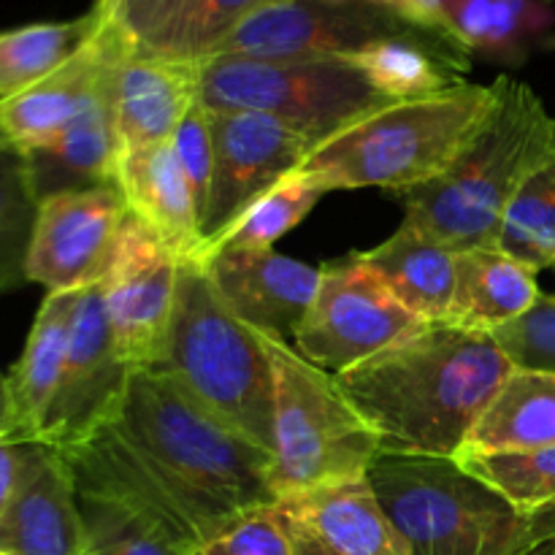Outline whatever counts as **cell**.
<instances>
[{
	"label": "cell",
	"instance_id": "obj_1",
	"mask_svg": "<svg viewBox=\"0 0 555 555\" xmlns=\"http://www.w3.org/2000/svg\"><path fill=\"white\" fill-rule=\"evenodd\" d=\"M63 453L79 496L119 504L190 555L276 502L269 450L163 369H135L117 417Z\"/></svg>",
	"mask_w": 555,
	"mask_h": 555
},
{
	"label": "cell",
	"instance_id": "obj_2",
	"mask_svg": "<svg viewBox=\"0 0 555 555\" xmlns=\"http://www.w3.org/2000/svg\"><path fill=\"white\" fill-rule=\"evenodd\" d=\"M513 372L493 334L423 323L334 377L383 453L455 459Z\"/></svg>",
	"mask_w": 555,
	"mask_h": 555
},
{
	"label": "cell",
	"instance_id": "obj_3",
	"mask_svg": "<svg viewBox=\"0 0 555 555\" xmlns=\"http://www.w3.org/2000/svg\"><path fill=\"white\" fill-rule=\"evenodd\" d=\"M493 85L491 114L459 157L437 179L399 193L406 220L455 253L496 247L515 195L555 144V117L529 85L509 76Z\"/></svg>",
	"mask_w": 555,
	"mask_h": 555
},
{
	"label": "cell",
	"instance_id": "obj_4",
	"mask_svg": "<svg viewBox=\"0 0 555 555\" xmlns=\"http://www.w3.org/2000/svg\"><path fill=\"white\" fill-rule=\"evenodd\" d=\"M366 480L412 555H534L555 540V509L524 513L455 459L379 453Z\"/></svg>",
	"mask_w": 555,
	"mask_h": 555
},
{
	"label": "cell",
	"instance_id": "obj_5",
	"mask_svg": "<svg viewBox=\"0 0 555 555\" xmlns=\"http://www.w3.org/2000/svg\"><path fill=\"white\" fill-rule=\"evenodd\" d=\"M496 85H464L415 101H393L314 146L301 173L334 190L388 188L393 193L437 179L480 130Z\"/></svg>",
	"mask_w": 555,
	"mask_h": 555
},
{
	"label": "cell",
	"instance_id": "obj_6",
	"mask_svg": "<svg viewBox=\"0 0 555 555\" xmlns=\"http://www.w3.org/2000/svg\"><path fill=\"white\" fill-rule=\"evenodd\" d=\"M190 393L263 450L274 448V374L258 331L233 314L198 260L179 269L160 363Z\"/></svg>",
	"mask_w": 555,
	"mask_h": 555
},
{
	"label": "cell",
	"instance_id": "obj_7",
	"mask_svg": "<svg viewBox=\"0 0 555 555\" xmlns=\"http://www.w3.org/2000/svg\"><path fill=\"white\" fill-rule=\"evenodd\" d=\"M274 374L271 488L276 499L328 482L366 477L383 444L336 377L287 339L258 331Z\"/></svg>",
	"mask_w": 555,
	"mask_h": 555
},
{
	"label": "cell",
	"instance_id": "obj_8",
	"mask_svg": "<svg viewBox=\"0 0 555 555\" xmlns=\"http://www.w3.org/2000/svg\"><path fill=\"white\" fill-rule=\"evenodd\" d=\"M201 63V103L209 112L269 114L314 144L393 103L347 60L204 57Z\"/></svg>",
	"mask_w": 555,
	"mask_h": 555
},
{
	"label": "cell",
	"instance_id": "obj_9",
	"mask_svg": "<svg viewBox=\"0 0 555 555\" xmlns=\"http://www.w3.org/2000/svg\"><path fill=\"white\" fill-rule=\"evenodd\" d=\"M421 325L423 320L358 255H350L320 269L318 293L293 341L314 366L339 374Z\"/></svg>",
	"mask_w": 555,
	"mask_h": 555
},
{
	"label": "cell",
	"instance_id": "obj_10",
	"mask_svg": "<svg viewBox=\"0 0 555 555\" xmlns=\"http://www.w3.org/2000/svg\"><path fill=\"white\" fill-rule=\"evenodd\" d=\"M215 168L209 201L201 220V260L206 249L231 231L244 211L304 166L314 141L282 119L255 112H209ZM198 260V263H201Z\"/></svg>",
	"mask_w": 555,
	"mask_h": 555
},
{
	"label": "cell",
	"instance_id": "obj_11",
	"mask_svg": "<svg viewBox=\"0 0 555 555\" xmlns=\"http://www.w3.org/2000/svg\"><path fill=\"white\" fill-rule=\"evenodd\" d=\"M385 38L439 41L377 5L293 0V3L260 11L258 16L244 22L209 57L345 60L358 49L385 41Z\"/></svg>",
	"mask_w": 555,
	"mask_h": 555
},
{
	"label": "cell",
	"instance_id": "obj_12",
	"mask_svg": "<svg viewBox=\"0 0 555 555\" xmlns=\"http://www.w3.org/2000/svg\"><path fill=\"white\" fill-rule=\"evenodd\" d=\"M135 369L119 352L101 285L79 293L63 377L38 442L70 450L117 417Z\"/></svg>",
	"mask_w": 555,
	"mask_h": 555
},
{
	"label": "cell",
	"instance_id": "obj_13",
	"mask_svg": "<svg viewBox=\"0 0 555 555\" xmlns=\"http://www.w3.org/2000/svg\"><path fill=\"white\" fill-rule=\"evenodd\" d=\"M128 217L122 193L114 184L65 190L41 201L27 282L47 293H81L106 280Z\"/></svg>",
	"mask_w": 555,
	"mask_h": 555
},
{
	"label": "cell",
	"instance_id": "obj_14",
	"mask_svg": "<svg viewBox=\"0 0 555 555\" xmlns=\"http://www.w3.org/2000/svg\"><path fill=\"white\" fill-rule=\"evenodd\" d=\"M179 269L182 263L166 244L128 211L101 291L114 339L133 369H155L160 363L177 301Z\"/></svg>",
	"mask_w": 555,
	"mask_h": 555
},
{
	"label": "cell",
	"instance_id": "obj_15",
	"mask_svg": "<svg viewBox=\"0 0 555 555\" xmlns=\"http://www.w3.org/2000/svg\"><path fill=\"white\" fill-rule=\"evenodd\" d=\"M90 41L47 79L16 95L0 98V150H36L57 135L103 85L125 57L135 52L133 41L103 14Z\"/></svg>",
	"mask_w": 555,
	"mask_h": 555
},
{
	"label": "cell",
	"instance_id": "obj_16",
	"mask_svg": "<svg viewBox=\"0 0 555 555\" xmlns=\"http://www.w3.org/2000/svg\"><path fill=\"white\" fill-rule=\"evenodd\" d=\"M271 507L293 555H412L366 477L287 493Z\"/></svg>",
	"mask_w": 555,
	"mask_h": 555
},
{
	"label": "cell",
	"instance_id": "obj_17",
	"mask_svg": "<svg viewBox=\"0 0 555 555\" xmlns=\"http://www.w3.org/2000/svg\"><path fill=\"white\" fill-rule=\"evenodd\" d=\"M0 553L85 555L87 529L74 466L63 450L27 442L20 486L0 518Z\"/></svg>",
	"mask_w": 555,
	"mask_h": 555
},
{
	"label": "cell",
	"instance_id": "obj_18",
	"mask_svg": "<svg viewBox=\"0 0 555 555\" xmlns=\"http://www.w3.org/2000/svg\"><path fill=\"white\" fill-rule=\"evenodd\" d=\"M222 301L242 323L293 339L320 285V269L274 249L225 247L204 260Z\"/></svg>",
	"mask_w": 555,
	"mask_h": 555
},
{
	"label": "cell",
	"instance_id": "obj_19",
	"mask_svg": "<svg viewBox=\"0 0 555 555\" xmlns=\"http://www.w3.org/2000/svg\"><path fill=\"white\" fill-rule=\"evenodd\" d=\"M201 60L130 52L114 74V122L122 152L168 144L201 101Z\"/></svg>",
	"mask_w": 555,
	"mask_h": 555
},
{
	"label": "cell",
	"instance_id": "obj_20",
	"mask_svg": "<svg viewBox=\"0 0 555 555\" xmlns=\"http://www.w3.org/2000/svg\"><path fill=\"white\" fill-rule=\"evenodd\" d=\"M114 188L122 193L130 215L144 222L179 263L201 260L198 209L171 141L119 152Z\"/></svg>",
	"mask_w": 555,
	"mask_h": 555
},
{
	"label": "cell",
	"instance_id": "obj_21",
	"mask_svg": "<svg viewBox=\"0 0 555 555\" xmlns=\"http://www.w3.org/2000/svg\"><path fill=\"white\" fill-rule=\"evenodd\" d=\"M117 74V70H114ZM119 135L114 122V76L98 95L47 144L27 150L33 184L38 198L65 190L114 184L119 160Z\"/></svg>",
	"mask_w": 555,
	"mask_h": 555
},
{
	"label": "cell",
	"instance_id": "obj_22",
	"mask_svg": "<svg viewBox=\"0 0 555 555\" xmlns=\"http://www.w3.org/2000/svg\"><path fill=\"white\" fill-rule=\"evenodd\" d=\"M79 293H47L27 334L25 350L9 374L5 442H38L70 345Z\"/></svg>",
	"mask_w": 555,
	"mask_h": 555
},
{
	"label": "cell",
	"instance_id": "obj_23",
	"mask_svg": "<svg viewBox=\"0 0 555 555\" xmlns=\"http://www.w3.org/2000/svg\"><path fill=\"white\" fill-rule=\"evenodd\" d=\"M358 258L390 287L396 298L423 323H444L453 307L459 253L406 220L393 236Z\"/></svg>",
	"mask_w": 555,
	"mask_h": 555
},
{
	"label": "cell",
	"instance_id": "obj_24",
	"mask_svg": "<svg viewBox=\"0 0 555 555\" xmlns=\"http://www.w3.org/2000/svg\"><path fill=\"white\" fill-rule=\"evenodd\" d=\"M540 296L534 269L499 247H472L459 253L453 307L444 323L493 334L524 318Z\"/></svg>",
	"mask_w": 555,
	"mask_h": 555
},
{
	"label": "cell",
	"instance_id": "obj_25",
	"mask_svg": "<svg viewBox=\"0 0 555 555\" xmlns=\"http://www.w3.org/2000/svg\"><path fill=\"white\" fill-rule=\"evenodd\" d=\"M388 101H415L464 85L472 54L431 38H385L345 57Z\"/></svg>",
	"mask_w": 555,
	"mask_h": 555
},
{
	"label": "cell",
	"instance_id": "obj_26",
	"mask_svg": "<svg viewBox=\"0 0 555 555\" xmlns=\"http://www.w3.org/2000/svg\"><path fill=\"white\" fill-rule=\"evenodd\" d=\"M551 444H555V374L515 369L459 455L520 453Z\"/></svg>",
	"mask_w": 555,
	"mask_h": 555
},
{
	"label": "cell",
	"instance_id": "obj_27",
	"mask_svg": "<svg viewBox=\"0 0 555 555\" xmlns=\"http://www.w3.org/2000/svg\"><path fill=\"white\" fill-rule=\"evenodd\" d=\"M459 41L472 54L524 63L555 41L553 0H442Z\"/></svg>",
	"mask_w": 555,
	"mask_h": 555
},
{
	"label": "cell",
	"instance_id": "obj_28",
	"mask_svg": "<svg viewBox=\"0 0 555 555\" xmlns=\"http://www.w3.org/2000/svg\"><path fill=\"white\" fill-rule=\"evenodd\" d=\"M101 25V11L0 33V98L16 95L68 63Z\"/></svg>",
	"mask_w": 555,
	"mask_h": 555
},
{
	"label": "cell",
	"instance_id": "obj_29",
	"mask_svg": "<svg viewBox=\"0 0 555 555\" xmlns=\"http://www.w3.org/2000/svg\"><path fill=\"white\" fill-rule=\"evenodd\" d=\"M41 198L20 150H0V296L27 282V255Z\"/></svg>",
	"mask_w": 555,
	"mask_h": 555
},
{
	"label": "cell",
	"instance_id": "obj_30",
	"mask_svg": "<svg viewBox=\"0 0 555 555\" xmlns=\"http://www.w3.org/2000/svg\"><path fill=\"white\" fill-rule=\"evenodd\" d=\"M496 247L534 271L555 263V144L515 195Z\"/></svg>",
	"mask_w": 555,
	"mask_h": 555
},
{
	"label": "cell",
	"instance_id": "obj_31",
	"mask_svg": "<svg viewBox=\"0 0 555 555\" xmlns=\"http://www.w3.org/2000/svg\"><path fill=\"white\" fill-rule=\"evenodd\" d=\"M325 190L320 184H314L307 173L293 171L291 177L282 179L274 190L263 195L258 204L249 211H244L238 217L236 225L228 233H222L209 249H206L204 260L209 255H215L217 249L225 247H242V249H271L274 242H280L287 231L298 225L309 211L318 206V201L323 198ZM201 260V263H204Z\"/></svg>",
	"mask_w": 555,
	"mask_h": 555
},
{
	"label": "cell",
	"instance_id": "obj_32",
	"mask_svg": "<svg viewBox=\"0 0 555 555\" xmlns=\"http://www.w3.org/2000/svg\"><path fill=\"white\" fill-rule=\"evenodd\" d=\"M293 0H195L166 33L139 52L166 54V57L204 60L231 36L236 27L269 11L274 5Z\"/></svg>",
	"mask_w": 555,
	"mask_h": 555
},
{
	"label": "cell",
	"instance_id": "obj_33",
	"mask_svg": "<svg viewBox=\"0 0 555 555\" xmlns=\"http://www.w3.org/2000/svg\"><path fill=\"white\" fill-rule=\"evenodd\" d=\"M455 461L524 513L555 509V444L520 453L459 455Z\"/></svg>",
	"mask_w": 555,
	"mask_h": 555
},
{
	"label": "cell",
	"instance_id": "obj_34",
	"mask_svg": "<svg viewBox=\"0 0 555 555\" xmlns=\"http://www.w3.org/2000/svg\"><path fill=\"white\" fill-rule=\"evenodd\" d=\"M87 529L85 555H190L108 499L79 496Z\"/></svg>",
	"mask_w": 555,
	"mask_h": 555
},
{
	"label": "cell",
	"instance_id": "obj_35",
	"mask_svg": "<svg viewBox=\"0 0 555 555\" xmlns=\"http://www.w3.org/2000/svg\"><path fill=\"white\" fill-rule=\"evenodd\" d=\"M515 369L555 374V296H540V301L504 328L493 331Z\"/></svg>",
	"mask_w": 555,
	"mask_h": 555
},
{
	"label": "cell",
	"instance_id": "obj_36",
	"mask_svg": "<svg viewBox=\"0 0 555 555\" xmlns=\"http://www.w3.org/2000/svg\"><path fill=\"white\" fill-rule=\"evenodd\" d=\"M173 152H177L179 168H182L188 188L193 193L198 220H204L206 201H209V182L211 168H215V141H211V122L209 108L204 103H195L182 119L171 139Z\"/></svg>",
	"mask_w": 555,
	"mask_h": 555
},
{
	"label": "cell",
	"instance_id": "obj_37",
	"mask_svg": "<svg viewBox=\"0 0 555 555\" xmlns=\"http://www.w3.org/2000/svg\"><path fill=\"white\" fill-rule=\"evenodd\" d=\"M195 555H293V545L274 507H263L244 515Z\"/></svg>",
	"mask_w": 555,
	"mask_h": 555
},
{
	"label": "cell",
	"instance_id": "obj_38",
	"mask_svg": "<svg viewBox=\"0 0 555 555\" xmlns=\"http://www.w3.org/2000/svg\"><path fill=\"white\" fill-rule=\"evenodd\" d=\"M195 0H98L103 14L133 41L135 49H144L166 33Z\"/></svg>",
	"mask_w": 555,
	"mask_h": 555
},
{
	"label": "cell",
	"instance_id": "obj_39",
	"mask_svg": "<svg viewBox=\"0 0 555 555\" xmlns=\"http://www.w3.org/2000/svg\"><path fill=\"white\" fill-rule=\"evenodd\" d=\"M325 3L377 5V9H385V11H390V14L399 16V20L410 22V25L417 27V30L428 33V36L439 38V41L453 43V47L469 52V49L459 41V36H455V27H453V22H450L448 9H444L442 0H325Z\"/></svg>",
	"mask_w": 555,
	"mask_h": 555
},
{
	"label": "cell",
	"instance_id": "obj_40",
	"mask_svg": "<svg viewBox=\"0 0 555 555\" xmlns=\"http://www.w3.org/2000/svg\"><path fill=\"white\" fill-rule=\"evenodd\" d=\"M25 448L27 442H5L0 439V518L20 486L22 466H25Z\"/></svg>",
	"mask_w": 555,
	"mask_h": 555
},
{
	"label": "cell",
	"instance_id": "obj_41",
	"mask_svg": "<svg viewBox=\"0 0 555 555\" xmlns=\"http://www.w3.org/2000/svg\"><path fill=\"white\" fill-rule=\"evenodd\" d=\"M9 377L0 372V439H3L5 426H9Z\"/></svg>",
	"mask_w": 555,
	"mask_h": 555
},
{
	"label": "cell",
	"instance_id": "obj_42",
	"mask_svg": "<svg viewBox=\"0 0 555 555\" xmlns=\"http://www.w3.org/2000/svg\"><path fill=\"white\" fill-rule=\"evenodd\" d=\"M0 555H5V553H0Z\"/></svg>",
	"mask_w": 555,
	"mask_h": 555
},
{
	"label": "cell",
	"instance_id": "obj_43",
	"mask_svg": "<svg viewBox=\"0 0 555 555\" xmlns=\"http://www.w3.org/2000/svg\"><path fill=\"white\" fill-rule=\"evenodd\" d=\"M553 269H555V263H553Z\"/></svg>",
	"mask_w": 555,
	"mask_h": 555
}]
</instances>
